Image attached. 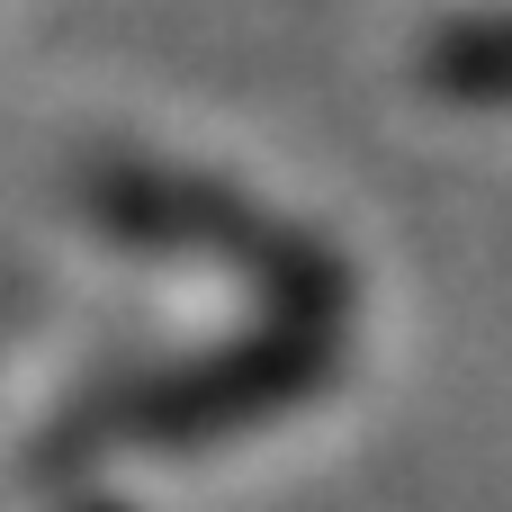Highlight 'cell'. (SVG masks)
Returning <instances> with one entry per match:
<instances>
[{"label": "cell", "instance_id": "obj_1", "mask_svg": "<svg viewBox=\"0 0 512 512\" xmlns=\"http://www.w3.org/2000/svg\"><path fill=\"white\" fill-rule=\"evenodd\" d=\"M441 81H450V90H512V18L459 36V45L441 54Z\"/></svg>", "mask_w": 512, "mask_h": 512}]
</instances>
